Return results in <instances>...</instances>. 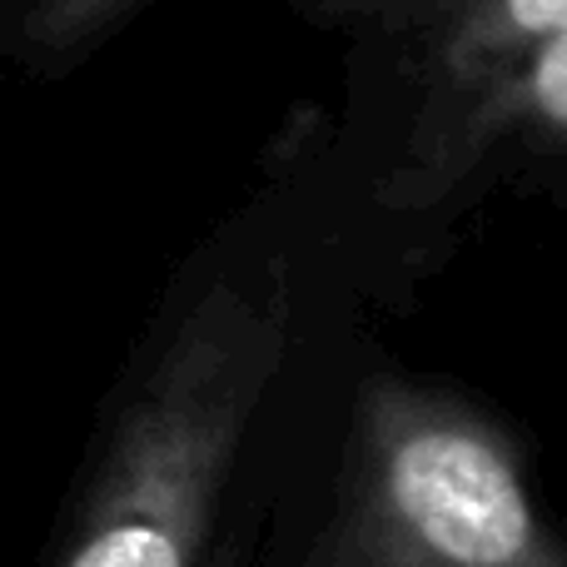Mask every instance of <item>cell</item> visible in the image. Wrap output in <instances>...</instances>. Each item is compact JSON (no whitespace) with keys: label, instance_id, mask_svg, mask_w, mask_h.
Segmentation results:
<instances>
[{"label":"cell","instance_id":"4","mask_svg":"<svg viewBox=\"0 0 567 567\" xmlns=\"http://www.w3.org/2000/svg\"><path fill=\"white\" fill-rule=\"evenodd\" d=\"M538 135L553 145H567V35L548 40L528 65H518L498 90L473 100L453 120H443L429 150H419L423 185L439 189L453 175L488 155L498 140Z\"/></svg>","mask_w":567,"mask_h":567},{"label":"cell","instance_id":"5","mask_svg":"<svg viewBox=\"0 0 567 567\" xmlns=\"http://www.w3.org/2000/svg\"><path fill=\"white\" fill-rule=\"evenodd\" d=\"M140 0H40L25 20V45L30 50H75L85 40H95L110 20H120Z\"/></svg>","mask_w":567,"mask_h":567},{"label":"cell","instance_id":"3","mask_svg":"<svg viewBox=\"0 0 567 567\" xmlns=\"http://www.w3.org/2000/svg\"><path fill=\"white\" fill-rule=\"evenodd\" d=\"M413 35L439 90L433 115L453 120L528 65L548 40L567 35V0H439Z\"/></svg>","mask_w":567,"mask_h":567},{"label":"cell","instance_id":"2","mask_svg":"<svg viewBox=\"0 0 567 567\" xmlns=\"http://www.w3.org/2000/svg\"><path fill=\"white\" fill-rule=\"evenodd\" d=\"M303 567H567L513 433L453 389L373 373Z\"/></svg>","mask_w":567,"mask_h":567},{"label":"cell","instance_id":"6","mask_svg":"<svg viewBox=\"0 0 567 567\" xmlns=\"http://www.w3.org/2000/svg\"><path fill=\"white\" fill-rule=\"evenodd\" d=\"M319 6L329 16H369V20H389V25L413 30L439 0H319Z\"/></svg>","mask_w":567,"mask_h":567},{"label":"cell","instance_id":"1","mask_svg":"<svg viewBox=\"0 0 567 567\" xmlns=\"http://www.w3.org/2000/svg\"><path fill=\"white\" fill-rule=\"evenodd\" d=\"M284 275L215 279L110 419L55 567H205L229 473L289 359Z\"/></svg>","mask_w":567,"mask_h":567}]
</instances>
